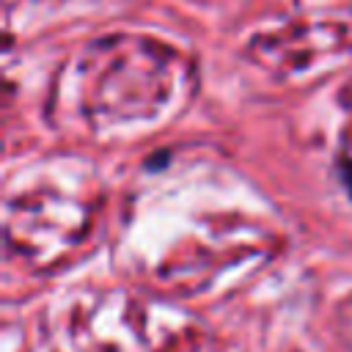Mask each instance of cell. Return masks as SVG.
<instances>
[{
	"label": "cell",
	"instance_id": "1",
	"mask_svg": "<svg viewBox=\"0 0 352 352\" xmlns=\"http://www.w3.org/2000/svg\"><path fill=\"white\" fill-rule=\"evenodd\" d=\"M346 179H349V187H352V173H349V176H346Z\"/></svg>",
	"mask_w": 352,
	"mask_h": 352
}]
</instances>
